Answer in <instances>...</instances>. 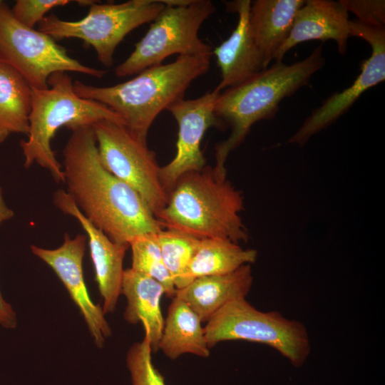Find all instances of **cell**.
Returning <instances> with one entry per match:
<instances>
[{"label": "cell", "mask_w": 385, "mask_h": 385, "mask_svg": "<svg viewBox=\"0 0 385 385\" xmlns=\"http://www.w3.org/2000/svg\"><path fill=\"white\" fill-rule=\"evenodd\" d=\"M62 168L66 192L112 241L129 245L138 236L163 229L142 197L103 165L92 125L71 131Z\"/></svg>", "instance_id": "obj_1"}, {"label": "cell", "mask_w": 385, "mask_h": 385, "mask_svg": "<svg viewBox=\"0 0 385 385\" xmlns=\"http://www.w3.org/2000/svg\"><path fill=\"white\" fill-rule=\"evenodd\" d=\"M210 58L178 56L172 63L145 68L121 83L98 87L75 81L73 88L79 97L108 106L131 133L147 143L148 130L156 117L184 98L192 81L208 71Z\"/></svg>", "instance_id": "obj_2"}, {"label": "cell", "mask_w": 385, "mask_h": 385, "mask_svg": "<svg viewBox=\"0 0 385 385\" xmlns=\"http://www.w3.org/2000/svg\"><path fill=\"white\" fill-rule=\"evenodd\" d=\"M243 205V196L227 179V173L205 166L178 178L156 218L163 229L239 243L249 238L240 216Z\"/></svg>", "instance_id": "obj_3"}, {"label": "cell", "mask_w": 385, "mask_h": 385, "mask_svg": "<svg viewBox=\"0 0 385 385\" xmlns=\"http://www.w3.org/2000/svg\"><path fill=\"white\" fill-rule=\"evenodd\" d=\"M325 63L322 46L304 59L292 64L275 62L243 83L220 92L215 114L232 129L229 138L216 147L215 168L225 170L230 153L245 138L257 122L273 118L279 103L307 85L309 79Z\"/></svg>", "instance_id": "obj_4"}, {"label": "cell", "mask_w": 385, "mask_h": 385, "mask_svg": "<svg viewBox=\"0 0 385 385\" xmlns=\"http://www.w3.org/2000/svg\"><path fill=\"white\" fill-rule=\"evenodd\" d=\"M48 84L44 89L31 88L29 129L27 139L22 140L20 145L25 168L36 163L48 170L55 182L64 183L62 165L51 148V140L61 127L72 131L104 120L124 123L106 105L79 97L66 72L53 73Z\"/></svg>", "instance_id": "obj_5"}, {"label": "cell", "mask_w": 385, "mask_h": 385, "mask_svg": "<svg viewBox=\"0 0 385 385\" xmlns=\"http://www.w3.org/2000/svg\"><path fill=\"white\" fill-rule=\"evenodd\" d=\"M164 9L145 35L135 44L130 56L115 68L121 78L160 65L167 57L212 56V49L198 36L204 21L216 8L210 0H162Z\"/></svg>", "instance_id": "obj_6"}, {"label": "cell", "mask_w": 385, "mask_h": 385, "mask_svg": "<svg viewBox=\"0 0 385 385\" xmlns=\"http://www.w3.org/2000/svg\"><path fill=\"white\" fill-rule=\"evenodd\" d=\"M204 330L210 349L230 340L262 343L278 351L295 367L304 364L311 349L303 324L278 312L260 311L246 298L225 304L206 322Z\"/></svg>", "instance_id": "obj_7"}, {"label": "cell", "mask_w": 385, "mask_h": 385, "mask_svg": "<svg viewBox=\"0 0 385 385\" xmlns=\"http://www.w3.org/2000/svg\"><path fill=\"white\" fill-rule=\"evenodd\" d=\"M162 0H130L120 4L90 6L87 15L66 21L54 14L46 16L38 31L54 40L76 38L91 46L98 60L107 67L113 65L114 52L125 36L140 26L153 21L164 9Z\"/></svg>", "instance_id": "obj_8"}, {"label": "cell", "mask_w": 385, "mask_h": 385, "mask_svg": "<svg viewBox=\"0 0 385 385\" xmlns=\"http://www.w3.org/2000/svg\"><path fill=\"white\" fill-rule=\"evenodd\" d=\"M0 62L17 71L31 88L48 87L56 72L73 71L101 78L107 71L85 66L71 58L48 34L18 21L6 4H0Z\"/></svg>", "instance_id": "obj_9"}, {"label": "cell", "mask_w": 385, "mask_h": 385, "mask_svg": "<svg viewBox=\"0 0 385 385\" xmlns=\"http://www.w3.org/2000/svg\"><path fill=\"white\" fill-rule=\"evenodd\" d=\"M92 126L103 165L133 188L157 217L167 203L168 195L154 152L123 125L104 120Z\"/></svg>", "instance_id": "obj_10"}, {"label": "cell", "mask_w": 385, "mask_h": 385, "mask_svg": "<svg viewBox=\"0 0 385 385\" xmlns=\"http://www.w3.org/2000/svg\"><path fill=\"white\" fill-rule=\"evenodd\" d=\"M351 36L364 39L371 47V56L361 64V73L353 83L330 96L312 111L289 143L303 145L313 135L326 128L344 114L368 89L385 79V28L349 21Z\"/></svg>", "instance_id": "obj_11"}, {"label": "cell", "mask_w": 385, "mask_h": 385, "mask_svg": "<svg viewBox=\"0 0 385 385\" xmlns=\"http://www.w3.org/2000/svg\"><path fill=\"white\" fill-rule=\"evenodd\" d=\"M220 93L214 88L195 99H181L167 108L178 125L175 155L170 163L160 167L159 172L168 195L180 176L205 167L206 160L200 150V143L209 128L222 126L215 114Z\"/></svg>", "instance_id": "obj_12"}, {"label": "cell", "mask_w": 385, "mask_h": 385, "mask_svg": "<svg viewBox=\"0 0 385 385\" xmlns=\"http://www.w3.org/2000/svg\"><path fill=\"white\" fill-rule=\"evenodd\" d=\"M86 242V235L78 234L71 237L65 233L63 242L58 248L31 245V250L55 272L78 307L94 343L101 348L111 335V329L103 308L91 300L86 285L83 261Z\"/></svg>", "instance_id": "obj_13"}, {"label": "cell", "mask_w": 385, "mask_h": 385, "mask_svg": "<svg viewBox=\"0 0 385 385\" xmlns=\"http://www.w3.org/2000/svg\"><path fill=\"white\" fill-rule=\"evenodd\" d=\"M54 205L63 214L76 218L85 230L95 270V279L103 299V310L112 313L121 294L123 260L128 245L112 241L81 212L71 195L60 189L53 193Z\"/></svg>", "instance_id": "obj_14"}, {"label": "cell", "mask_w": 385, "mask_h": 385, "mask_svg": "<svg viewBox=\"0 0 385 385\" xmlns=\"http://www.w3.org/2000/svg\"><path fill=\"white\" fill-rule=\"evenodd\" d=\"M228 11L237 13V24L229 38L212 50L221 80L215 89L220 92L237 86L262 69V56L253 39L249 24L250 0L225 3Z\"/></svg>", "instance_id": "obj_15"}, {"label": "cell", "mask_w": 385, "mask_h": 385, "mask_svg": "<svg viewBox=\"0 0 385 385\" xmlns=\"http://www.w3.org/2000/svg\"><path fill=\"white\" fill-rule=\"evenodd\" d=\"M349 12L342 1L308 0L298 9L289 35L273 60L282 62L296 45L311 40L334 41L341 54L350 36Z\"/></svg>", "instance_id": "obj_16"}, {"label": "cell", "mask_w": 385, "mask_h": 385, "mask_svg": "<svg viewBox=\"0 0 385 385\" xmlns=\"http://www.w3.org/2000/svg\"><path fill=\"white\" fill-rule=\"evenodd\" d=\"M253 283L250 265L221 275L194 279L186 287L176 289L175 295L197 314L202 322L229 302L246 298Z\"/></svg>", "instance_id": "obj_17"}, {"label": "cell", "mask_w": 385, "mask_h": 385, "mask_svg": "<svg viewBox=\"0 0 385 385\" xmlns=\"http://www.w3.org/2000/svg\"><path fill=\"white\" fill-rule=\"evenodd\" d=\"M120 293L127 299L125 320L131 324L142 323L145 337L153 353L156 352L164 325L160 308L164 287L155 279L128 268L123 272Z\"/></svg>", "instance_id": "obj_18"}, {"label": "cell", "mask_w": 385, "mask_h": 385, "mask_svg": "<svg viewBox=\"0 0 385 385\" xmlns=\"http://www.w3.org/2000/svg\"><path fill=\"white\" fill-rule=\"evenodd\" d=\"M304 0H255L251 1L249 24L262 56L265 68L287 38Z\"/></svg>", "instance_id": "obj_19"}, {"label": "cell", "mask_w": 385, "mask_h": 385, "mask_svg": "<svg viewBox=\"0 0 385 385\" xmlns=\"http://www.w3.org/2000/svg\"><path fill=\"white\" fill-rule=\"evenodd\" d=\"M202 323L188 304L175 295L164 320L158 349L173 360L185 354L208 357L210 349Z\"/></svg>", "instance_id": "obj_20"}, {"label": "cell", "mask_w": 385, "mask_h": 385, "mask_svg": "<svg viewBox=\"0 0 385 385\" xmlns=\"http://www.w3.org/2000/svg\"><path fill=\"white\" fill-rule=\"evenodd\" d=\"M257 257L255 250L244 249L230 240L201 239L185 272V287L197 277L232 272L245 265L254 263Z\"/></svg>", "instance_id": "obj_21"}, {"label": "cell", "mask_w": 385, "mask_h": 385, "mask_svg": "<svg viewBox=\"0 0 385 385\" xmlns=\"http://www.w3.org/2000/svg\"><path fill=\"white\" fill-rule=\"evenodd\" d=\"M31 88L10 66L0 62V143L12 133L27 135Z\"/></svg>", "instance_id": "obj_22"}, {"label": "cell", "mask_w": 385, "mask_h": 385, "mask_svg": "<svg viewBox=\"0 0 385 385\" xmlns=\"http://www.w3.org/2000/svg\"><path fill=\"white\" fill-rule=\"evenodd\" d=\"M156 236L163 262L176 289L183 288L185 272L200 239L171 229H162Z\"/></svg>", "instance_id": "obj_23"}, {"label": "cell", "mask_w": 385, "mask_h": 385, "mask_svg": "<svg viewBox=\"0 0 385 385\" xmlns=\"http://www.w3.org/2000/svg\"><path fill=\"white\" fill-rule=\"evenodd\" d=\"M156 233H148L133 239L129 247L132 252L133 270L160 282L165 294L173 298L176 288L162 257Z\"/></svg>", "instance_id": "obj_24"}, {"label": "cell", "mask_w": 385, "mask_h": 385, "mask_svg": "<svg viewBox=\"0 0 385 385\" xmlns=\"http://www.w3.org/2000/svg\"><path fill=\"white\" fill-rule=\"evenodd\" d=\"M149 340L144 337L135 342L126 355V364L130 374L132 385H166L163 376L155 367Z\"/></svg>", "instance_id": "obj_25"}, {"label": "cell", "mask_w": 385, "mask_h": 385, "mask_svg": "<svg viewBox=\"0 0 385 385\" xmlns=\"http://www.w3.org/2000/svg\"><path fill=\"white\" fill-rule=\"evenodd\" d=\"M68 0H17L11 9L15 19L24 26L34 29L54 7L68 4Z\"/></svg>", "instance_id": "obj_26"}, {"label": "cell", "mask_w": 385, "mask_h": 385, "mask_svg": "<svg viewBox=\"0 0 385 385\" xmlns=\"http://www.w3.org/2000/svg\"><path fill=\"white\" fill-rule=\"evenodd\" d=\"M348 12L354 13L358 21L369 25L384 26V0H341Z\"/></svg>", "instance_id": "obj_27"}, {"label": "cell", "mask_w": 385, "mask_h": 385, "mask_svg": "<svg viewBox=\"0 0 385 385\" xmlns=\"http://www.w3.org/2000/svg\"><path fill=\"white\" fill-rule=\"evenodd\" d=\"M0 324L7 329H14L17 318L12 307L4 299L0 291Z\"/></svg>", "instance_id": "obj_28"}, {"label": "cell", "mask_w": 385, "mask_h": 385, "mask_svg": "<svg viewBox=\"0 0 385 385\" xmlns=\"http://www.w3.org/2000/svg\"><path fill=\"white\" fill-rule=\"evenodd\" d=\"M14 215V211L6 205L3 197L2 188L0 187V227L4 222L12 218Z\"/></svg>", "instance_id": "obj_29"}, {"label": "cell", "mask_w": 385, "mask_h": 385, "mask_svg": "<svg viewBox=\"0 0 385 385\" xmlns=\"http://www.w3.org/2000/svg\"><path fill=\"white\" fill-rule=\"evenodd\" d=\"M78 4H81L82 6H91L93 3H95V1H76Z\"/></svg>", "instance_id": "obj_30"}, {"label": "cell", "mask_w": 385, "mask_h": 385, "mask_svg": "<svg viewBox=\"0 0 385 385\" xmlns=\"http://www.w3.org/2000/svg\"><path fill=\"white\" fill-rule=\"evenodd\" d=\"M1 2H2V1H0V4H1Z\"/></svg>", "instance_id": "obj_31"}]
</instances>
